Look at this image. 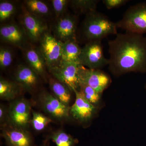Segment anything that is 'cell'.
I'll return each instance as SVG.
<instances>
[{
  "label": "cell",
  "mask_w": 146,
  "mask_h": 146,
  "mask_svg": "<svg viewBox=\"0 0 146 146\" xmlns=\"http://www.w3.org/2000/svg\"><path fill=\"white\" fill-rule=\"evenodd\" d=\"M76 100L70 107V114L74 119L80 122L89 121L96 112L97 107L89 102L78 90H74Z\"/></svg>",
  "instance_id": "12"
},
{
  "label": "cell",
  "mask_w": 146,
  "mask_h": 146,
  "mask_svg": "<svg viewBox=\"0 0 146 146\" xmlns=\"http://www.w3.org/2000/svg\"><path fill=\"white\" fill-rule=\"evenodd\" d=\"M21 18V24L29 39L33 42H40L48 31L44 19L31 13L25 7Z\"/></svg>",
  "instance_id": "7"
},
{
  "label": "cell",
  "mask_w": 146,
  "mask_h": 146,
  "mask_svg": "<svg viewBox=\"0 0 146 146\" xmlns=\"http://www.w3.org/2000/svg\"><path fill=\"white\" fill-rule=\"evenodd\" d=\"M13 53L10 48L5 46L0 48V68L1 70H6L13 63Z\"/></svg>",
  "instance_id": "26"
},
{
  "label": "cell",
  "mask_w": 146,
  "mask_h": 146,
  "mask_svg": "<svg viewBox=\"0 0 146 146\" xmlns=\"http://www.w3.org/2000/svg\"><path fill=\"white\" fill-rule=\"evenodd\" d=\"M25 7L31 13L42 19L49 17L52 14L49 6L41 0H26L24 1Z\"/></svg>",
  "instance_id": "19"
},
{
  "label": "cell",
  "mask_w": 146,
  "mask_h": 146,
  "mask_svg": "<svg viewBox=\"0 0 146 146\" xmlns=\"http://www.w3.org/2000/svg\"><path fill=\"white\" fill-rule=\"evenodd\" d=\"M8 117L7 115V112L5 108L3 107V105H1L0 106V122L1 123L4 124V122L5 121L7 117Z\"/></svg>",
  "instance_id": "29"
},
{
  "label": "cell",
  "mask_w": 146,
  "mask_h": 146,
  "mask_svg": "<svg viewBox=\"0 0 146 146\" xmlns=\"http://www.w3.org/2000/svg\"><path fill=\"white\" fill-rule=\"evenodd\" d=\"M25 57L28 66L39 76H44L46 64L39 49L33 48H28L25 53Z\"/></svg>",
  "instance_id": "17"
},
{
  "label": "cell",
  "mask_w": 146,
  "mask_h": 146,
  "mask_svg": "<svg viewBox=\"0 0 146 146\" xmlns=\"http://www.w3.org/2000/svg\"><path fill=\"white\" fill-rule=\"evenodd\" d=\"M38 74L28 65H19L15 72L16 83L27 91H32L37 86L39 82Z\"/></svg>",
  "instance_id": "15"
},
{
  "label": "cell",
  "mask_w": 146,
  "mask_h": 146,
  "mask_svg": "<svg viewBox=\"0 0 146 146\" xmlns=\"http://www.w3.org/2000/svg\"><path fill=\"white\" fill-rule=\"evenodd\" d=\"M145 88L146 89V84L145 86Z\"/></svg>",
  "instance_id": "31"
},
{
  "label": "cell",
  "mask_w": 146,
  "mask_h": 146,
  "mask_svg": "<svg viewBox=\"0 0 146 146\" xmlns=\"http://www.w3.org/2000/svg\"><path fill=\"white\" fill-rule=\"evenodd\" d=\"M63 42L47 32L40 41L39 50L49 70L60 65Z\"/></svg>",
  "instance_id": "5"
},
{
  "label": "cell",
  "mask_w": 146,
  "mask_h": 146,
  "mask_svg": "<svg viewBox=\"0 0 146 146\" xmlns=\"http://www.w3.org/2000/svg\"><path fill=\"white\" fill-rule=\"evenodd\" d=\"M129 1L128 0H103V3L107 9H112L121 7Z\"/></svg>",
  "instance_id": "28"
},
{
  "label": "cell",
  "mask_w": 146,
  "mask_h": 146,
  "mask_svg": "<svg viewBox=\"0 0 146 146\" xmlns=\"http://www.w3.org/2000/svg\"><path fill=\"white\" fill-rule=\"evenodd\" d=\"M80 65L91 69H100L108 65L105 56L102 41L87 42L81 48L79 58Z\"/></svg>",
  "instance_id": "4"
},
{
  "label": "cell",
  "mask_w": 146,
  "mask_h": 146,
  "mask_svg": "<svg viewBox=\"0 0 146 146\" xmlns=\"http://www.w3.org/2000/svg\"><path fill=\"white\" fill-rule=\"evenodd\" d=\"M41 146H48V145H47V144H44V145H42Z\"/></svg>",
  "instance_id": "30"
},
{
  "label": "cell",
  "mask_w": 146,
  "mask_h": 146,
  "mask_svg": "<svg viewBox=\"0 0 146 146\" xmlns=\"http://www.w3.org/2000/svg\"><path fill=\"white\" fill-rule=\"evenodd\" d=\"M118 33L116 23L105 14L97 10L85 16L80 29L82 39L86 43L102 41L109 35H116Z\"/></svg>",
  "instance_id": "2"
},
{
  "label": "cell",
  "mask_w": 146,
  "mask_h": 146,
  "mask_svg": "<svg viewBox=\"0 0 146 146\" xmlns=\"http://www.w3.org/2000/svg\"><path fill=\"white\" fill-rule=\"evenodd\" d=\"M19 85L17 83L0 79V98L5 100L14 99L18 93Z\"/></svg>",
  "instance_id": "21"
},
{
  "label": "cell",
  "mask_w": 146,
  "mask_h": 146,
  "mask_svg": "<svg viewBox=\"0 0 146 146\" xmlns=\"http://www.w3.org/2000/svg\"><path fill=\"white\" fill-rule=\"evenodd\" d=\"M78 90L84 98L92 104L96 106L99 103L102 94L92 87L86 84H79Z\"/></svg>",
  "instance_id": "24"
},
{
  "label": "cell",
  "mask_w": 146,
  "mask_h": 146,
  "mask_svg": "<svg viewBox=\"0 0 146 146\" xmlns=\"http://www.w3.org/2000/svg\"><path fill=\"white\" fill-rule=\"evenodd\" d=\"M2 135L8 146H33L31 135L24 128L13 125L3 129Z\"/></svg>",
  "instance_id": "14"
},
{
  "label": "cell",
  "mask_w": 146,
  "mask_h": 146,
  "mask_svg": "<svg viewBox=\"0 0 146 146\" xmlns=\"http://www.w3.org/2000/svg\"><path fill=\"white\" fill-rule=\"evenodd\" d=\"M31 122L35 130L41 131L44 129L46 126L51 122L52 120L42 113L33 112Z\"/></svg>",
  "instance_id": "25"
},
{
  "label": "cell",
  "mask_w": 146,
  "mask_h": 146,
  "mask_svg": "<svg viewBox=\"0 0 146 146\" xmlns=\"http://www.w3.org/2000/svg\"><path fill=\"white\" fill-rule=\"evenodd\" d=\"M17 7L15 3L9 1L0 2V21L2 23L9 20L15 14Z\"/></svg>",
  "instance_id": "23"
},
{
  "label": "cell",
  "mask_w": 146,
  "mask_h": 146,
  "mask_svg": "<svg viewBox=\"0 0 146 146\" xmlns=\"http://www.w3.org/2000/svg\"><path fill=\"white\" fill-rule=\"evenodd\" d=\"M50 88L53 96L67 106H69L71 95L70 89L65 84L55 78H50L49 81Z\"/></svg>",
  "instance_id": "18"
},
{
  "label": "cell",
  "mask_w": 146,
  "mask_h": 146,
  "mask_svg": "<svg viewBox=\"0 0 146 146\" xmlns=\"http://www.w3.org/2000/svg\"><path fill=\"white\" fill-rule=\"evenodd\" d=\"M78 24V16L65 14L57 19L54 28V36L62 42L77 39L76 31Z\"/></svg>",
  "instance_id": "9"
},
{
  "label": "cell",
  "mask_w": 146,
  "mask_h": 146,
  "mask_svg": "<svg viewBox=\"0 0 146 146\" xmlns=\"http://www.w3.org/2000/svg\"><path fill=\"white\" fill-rule=\"evenodd\" d=\"M39 100L43 110L52 117L62 120L67 119L70 116V106L63 104L48 92H42L39 95Z\"/></svg>",
  "instance_id": "11"
},
{
  "label": "cell",
  "mask_w": 146,
  "mask_h": 146,
  "mask_svg": "<svg viewBox=\"0 0 146 146\" xmlns=\"http://www.w3.org/2000/svg\"><path fill=\"white\" fill-rule=\"evenodd\" d=\"M80 65L79 63L62 64L49 70L54 78L65 84L74 91L78 90L79 87V70Z\"/></svg>",
  "instance_id": "10"
},
{
  "label": "cell",
  "mask_w": 146,
  "mask_h": 146,
  "mask_svg": "<svg viewBox=\"0 0 146 146\" xmlns=\"http://www.w3.org/2000/svg\"><path fill=\"white\" fill-rule=\"evenodd\" d=\"M100 2L99 0H73L70 1L72 9L75 15H85L96 11L98 4Z\"/></svg>",
  "instance_id": "20"
},
{
  "label": "cell",
  "mask_w": 146,
  "mask_h": 146,
  "mask_svg": "<svg viewBox=\"0 0 146 146\" xmlns=\"http://www.w3.org/2000/svg\"><path fill=\"white\" fill-rule=\"evenodd\" d=\"M81 48L77 39L63 42L60 65L67 63H80L79 58Z\"/></svg>",
  "instance_id": "16"
},
{
  "label": "cell",
  "mask_w": 146,
  "mask_h": 146,
  "mask_svg": "<svg viewBox=\"0 0 146 146\" xmlns=\"http://www.w3.org/2000/svg\"><path fill=\"white\" fill-rule=\"evenodd\" d=\"M79 84H86L102 94L111 83L110 76L100 69H91L80 65L79 70Z\"/></svg>",
  "instance_id": "6"
},
{
  "label": "cell",
  "mask_w": 146,
  "mask_h": 146,
  "mask_svg": "<svg viewBox=\"0 0 146 146\" xmlns=\"http://www.w3.org/2000/svg\"><path fill=\"white\" fill-rule=\"evenodd\" d=\"M108 45V69L112 74L146 73V36L143 35L118 33Z\"/></svg>",
  "instance_id": "1"
},
{
  "label": "cell",
  "mask_w": 146,
  "mask_h": 146,
  "mask_svg": "<svg viewBox=\"0 0 146 146\" xmlns=\"http://www.w3.org/2000/svg\"><path fill=\"white\" fill-rule=\"evenodd\" d=\"M49 138L56 146H75L78 143L77 141L71 135L61 130L53 132Z\"/></svg>",
  "instance_id": "22"
},
{
  "label": "cell",
  "mask_w": 146,
  "mask_h": 146,
  "mask_svg": "<svg viewBox=\"0 0 146 146\" xmlns=\"http://www.w3.org/2000/svg\"><path fill=\"white\" fill-rule=\"evenodd\" d=\"M117 28L127 32L146 33V3H138L127 9L122 18L116 23Z\"/></svg>",
  "instance_id": "3"
},
{
  "label": "cell",
  "mask_w": 146,
  "mask_h": 146,
  "mask_svg": "<svg viewBox=\"0 0 146 146\" xmlns=\"http://www.w3.org/2000/svg\"><path fill=\"white\" fill-rule=\"evenodd\" d=\"M70 1L68 0H52V8L56 18H60L66 14V11Z\"/></svg>",
  "instance_id": "27"
},
{
  "label": "cell",
  "mask_w": 146,
  "mask_h": 146,
  "mask_svg": "<svg viewBox=\"0 0 146 146\" xmlns=\"http://www.w3.org/2000/svg\"><path fill=\"white\" fill-rule=\"evenodd\" d=\"M0 36L3 42L21 48L26 46L29 39L22 26L14 23L1 26Z\"/></svg>",
  "instance_id": "13"
},
{
  "label": "cell",
  "mask_w": 146,
  "mask_h": 146,
  "mask_svg": "<svg viewBox=\"0 0 146 146\" xmlns=\"http://www.w3.org/2000/svg\"><path fill=\"white\" fill-rule=\"evenodd\" d=\"M8 119L13 126L25 128L30 122L31 106L28 101L17 99L11 103L8 109Z\"/></svg>",
  "instance_id": "8"
}]
</instances>
